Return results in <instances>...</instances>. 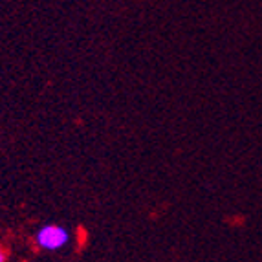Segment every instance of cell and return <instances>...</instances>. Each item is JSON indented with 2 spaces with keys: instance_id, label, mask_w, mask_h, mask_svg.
<instances>
[{
  "instance_id": "7a4b0ae2",
  "label": "cell",
  "mask_w": 262,
  "mask_h": 262,
  "mask_svg": "<svg viewBox=\"0 0 262 262\" xmlns=\"http://www.w3.org/2000/svg\"><path fill=\"white\" fill-rule=\"evenodd\" d=\"M0 262H6V253H4V249L0 248Z\"/></svg>"
},
{
  "instance_id": "6da1fadb",
  "label": "cell",
  "mask_w": 262,
  "mask_h": 262,
  "mask_svg": "<svg viewBox=\"0 0 262 262\" xmlns=\"http://www.w3.org/2000/svg\"><path fill=\"white\" fill-rule=\"evenodd\" d=\"M70 231L64 226H57V224H46L35 235L37 248L44 249V251H59L70 244Z\"/></svg>"
}]
</instances>
